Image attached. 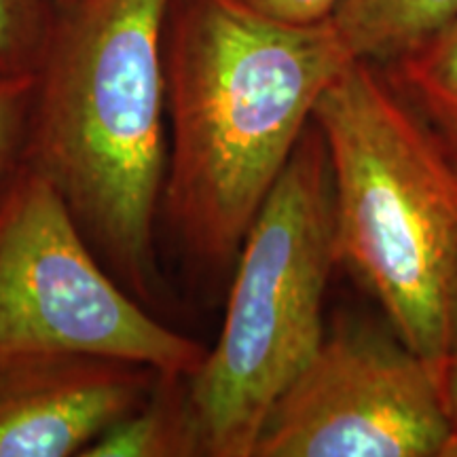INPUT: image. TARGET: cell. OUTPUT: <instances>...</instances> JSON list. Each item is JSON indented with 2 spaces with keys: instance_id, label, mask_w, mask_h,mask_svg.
Masks as SVG:
<instances>
[{
  "instance_id": "cell-1",
  "label": "cell",
  "mask_w": 457,
  "mask_h": 457,
  "mask_svg": "<svg viewBox=\"0 0 457 457\" xmlns=\"http://www.w3.org/2000/svg\"><path fill=\"white\" fill-rule=\"evenodd\" d=\"M353 57L333 21L284 24L233 0H171L159 245L197 286H227L245 233L320 96Z\"/></svg>"
},
{
  "instance_id": "cell-2",
  "label": "cell",
  "mask_w": 457,
  "mask_h": 457,
  "mask_svg": "<svg viewBox=\"0 0 457 457\" xmlns=\"http://www.w3.org/2000/svg\"><path fill=\"white\" fill-rule=\"evenodd\" d=\"M171 0H77L57 13L21 163L54 187L102 265L168 320L159 245Z\"/></svg>"
},
{
  "instance_id": "cell-3",
  "label": "cell",
  "mask_w": 457,
  "mask_h": 457,
  "mask_svg": "<svg viewBox=\"0 0 457 457\" xmlns=\"http://www.w3.org/2000/svg\"><path fill=\"white\" fill-rule=\"evenodd\" d=\"M313 121L333 176L339 262L443 377L457 341V176L373 62L343 68Z\"/></svg>"
},
{
  "instance_id": "cell-4",
  "label": "cell",
  "mask_w": 457,
  "mask_h": 457,
  "mask_svg": "<svg viewBox=\"0 0 457 457\" xmlns=\"http://www.w3.org/2000/svg\"><path fill=\"white\" fill-rule=\"evenodd\" d=\"M337 262L333 176L312 119L245 233L219 341L187 377L205 457H254L267 417L322 345Z\"/></svg>"
},
{
  "instance_id": "cell-5",
  "label": "cell",
  "mask_w": 457,
  "mask_h": 457,
  "mask_svg": "<svg viewBox=\"0 0 457 457\" xmlns=\"http://www.w3.org/2000/svg\"><path fill=\"white\" fill-rule=\"evenodd\" d=\"M205 350L111 276L54 187L20 163L0 193V352L87 353L193 375Z\"/></svg>"
},
{
  "instance_id": "cell-6",
  "label": "cell",
  "mask_w": 457,
  "mask_h": 457,
  "mask_svg": "<svg viewBox=\"0 0 457 457\" xmlns=\"http://www.w3.org/2000/svg\"><path fill=\"white\" fill-rule=\"evenodd\" d=\"M453 436L441 373L392 328L350 324L279 396L254 457H445Z\"/></svg>"
},
{
  "instance_id": "cell-7",
  "label": "cell",
  "mask_w": 457,
  "mask_h": 457,
  "mask_svg": "<svg viewBox=\"0 0 457 457\" xmlns=\"http://www.w3.org/2000/svg\"><path fill=\"white\" fill-rule=\"evenodd\" d=\"M159 375L121 358L0 352V457H81L145 403Z\"/></svg>"
},
{
  "instance_id": "cell-8",
  "label": "cell",
  "mask_w": 457,
  "mask_h": 457,
  "mask_svg": "<svg viewBox=\"0 0 457 457\" xmlns=\"http://www.w3.org/2000/svg\"><path fill=\"white\" fill-rule=\"evenodd\" d=\"M379 66L457 176V17Z\"/></svg>"
},
{
  "instance_id": "cell-9",
  "label": "cell",
  "mask_w": 457,
  "mask_h": 457,
  "mask_svg": "<svg viewBox=\"0 0 457 457\" xmlns=\"http://www.w3.org/2000/svg\"><path fill=\"white\" fill-rule=\"evenodd\" d=\"M187 377L159 375L138 409L100 434L81 457H197L204 455L188 404Z\"/></svg>"
},
{
  "instance_id": "cell-10",
  "label": "cell",
  "mask_w": 457,
  "mask_h": 457,
  "mask_svg": "<svg viewBox=\"0 0 457 457\" xmlns=\"http://www.w3.org/2000/svg\"><path fill=\"white\" fill-rule=\"evenodd\" d=\"M457 17V0H341L330 15L353 60L386 64Z\"/></svg>"
},
{
  "instance_id": "cell-11",
  "label": "cell",
  "mask_w": 457,
  "mask_h": 457,
  "mask_svg": "<svg viewBox=\"0 0 457 457\" xmlns=\"http://www.w3.org/2000/svg\"><path fill=\"white\" fill-rule=\"evenodd\" d=\"M55 0H0V77H34L49 47Z\"/></svg>"
},
{
  "instance_id": "cell-12",
  "label": "cell",
  "mask_w": 457,
  "mask_h": 457,
  "mask_svg": "<svg viewBox=\"0 0 457 457\" xmlns=\"http://www.w3.org/2000/svg\"><path fill=\"white\" fill-rule=\"evenodd\" d=\"M34 77H0V193L24 155Z\"/></svg>"
},
{
  "instance_id": "cell-13",
  "label": "cell",
  "mask_w": 457,
  "mask_h": 457,
  "mask_svg": "<svg viewBox=\"0 0 457 457\" xmlns=\"http://www.w3.org/2000/svg\"><path fill=\"white\" fill-rule=\"evenodd\" d=\"M239 7L284 24H318L330 20L341 0H233Z\"/></svg>"
},
{
  "instance_id": "cell-14",
  "label": "cell",
  "mask_w": 457,
  "mask_h": 457,
  "mask_svg": "<svg viewBox=\"0 0 457 457\" xmlns=\"http://www.w3.org/2000/svg\"><path fill=\"white\" fill-rule=\"evenodd\" d=\"M443 392L451 426H453V432L457 434V341L443 367Z\"/></svg>"
},
{
  "instance_id": "cell-15",
  "label": "cell",
  "mask_w": 457,
  "mask_h": 457,
  "mask_svg": "<svg viewBox=\"0 0 457 457\" xmlns=\"http://www.w3.org/2000/svg\"><path fill=\"white\" fill-rule=\"evenodd\" d=\"M72 3H77V0H55L57 9H62V7H68V4H72Z\"/></svg>"
}]
</instances>
